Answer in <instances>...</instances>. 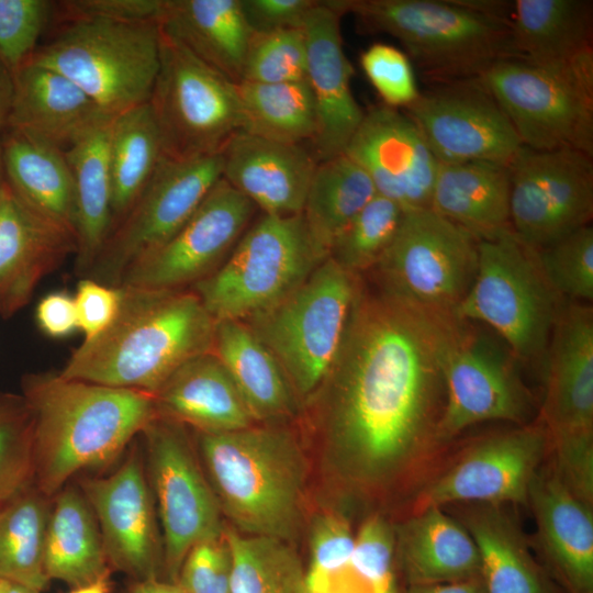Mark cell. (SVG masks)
<instances>
[{
  "instance_id": "obj_57",
  "label": "cell",
  "mask_w": 593,
  "mask_h": 593,
  "mask_svg": "<svg viewBox=\"0 0 593 593\" xmlns=\"http://www.w3.org/2000/svg\"><path fill=\"white\" fill-rule=\"evenodd\" d=\"M13 75L0 59V135L7 128L13 98Z\"/></svg>"
},
{
  "instance_id": "obj_48",
  "label": "cell",
  "mask_w": 593,
  "mask_h": 593,
  "mask_svg": "<svg viewBox=\"0 0 593 593\" xmlns=\"http://www.w3.org/2000/svg\"><path fill=\"white\" fill-rule=\"evenodd\" d=\"M355 535L349 523L334 512L315 517L310 530L309 593H329L331 584L349 567Z\"/></svg>"
},
{
  "instance_id": "obj_46",
  "label": "cell",
  "mask_w": 593,
  "mask_h": 593,
  "mask_svg": "<svg viewBox=\"0 0 593 593\" xmlns=\"http://www.w3.org/2000/svg\"><path fill=\"white\" fill-rule=\"evenodd\" d=\"M305 75L306 41L303 29L253 33L242 80L280 83L303 80Z\"/></svg>"
},
{
  "instance_id": "obj_56",
  "label": "cell",
  "mask_w": 593,
  "mask_h": 593,
  "mask_svg": "<svg viewBox=\"0 0 593 593\" xmlns=\"http://www.w3.org/2000/svg\"><path fill=\"white\" fill-rule=\"evenodd\" d=\"M407 593H486V591L480 575L455 582L412 584Z\"/></svg>"
},
{
  "instance_id": "obj_27",
  "label": "cell",
  "mask_w": 593,
  "mask_h": 593,
  "mask_svg": "<svg viewBox=\"0 0 593 593\" xmlns=\"http://www.w3.org/2000/svg\"><path fill=\"white\" fill-rule=\"evenodd\" d=\"M152 395L158 416L194 432L226 433L258 424L213 350L186 361Z\"/></svg>"
},
{
  "instance_id": "obj_23",
  "label": "cell",
  "mask_w": 593,
  "mask_h": 593,
  "mask_svg": "<svg viewBox=\"0 0 593 593\" xmlns=\"http://www.w3.org/2000/svg\"><path fill=\"white\" fill-rule=\"evenodd\" d=\"M546 359L542 413L549 441L593 437V314L589 305H561Z\"/></svg>"
},
{
  "instance_id": "obj_42",
  "label": "cell",
  "mask_w": 593,
  "mask_h": 593,
  "mask_svg": "<svg viewBox=\"0 0 593 593\" xmlns=\"http://www.w3.org/2000/svg\"><path fill=\"white\" fill-rule=\"evenodd\" d=\"M232 556L230 593H309L306 570L291 542L225 527Z\"/></svg>"
},
{
  "instance_id": "obj_29",
  "label": "cell",
  "mask_w": 593,
  "mask_h": 593,
  "mask_svg": "<svg viewBox=\"0 0 593 593\" xmlns=\"http://www.w3.org/2000/svg\"><path fill=\"white\" fill-rule=\"evenodd\" d=\"M511 58L563 67L593 57V4L588 0H514Z\"/></svg>"
},
{
  "instance_id": "obj_17",
  "label": "cell",
  "mask_w": 593,
  "mask_h": 593,
  "mask_svg": "<svg viewBox=\"0 0 593 593\" xmlns=\"http://www.w3.org/2000/svg\"><path fill=\"white\" fill-rule=\"evenodd\" d=\"M441 369L445 403L438 443L477 423L527 418L528 396L510 360L484 338L467 334L466 321H446Z\"/></svg>"
},
{
  "instance_id": "obj_7",
  "label": "cell",
  "mask_w": 593,
  "mask_h": 593,
  "mask_svg": "<svg viewBox=\"0 0 593 593\" xmlns=\"http://www.w3.org/2000/svg\"><path fill=\"white\" fill-rule=\"evenodd\" d=\"M358 287V276L328 257L279 302L242 321L279 361L300 401L309 402L329 371Z\"/></svg>"
},
{
  "instance_id": "obj_12",
  "label": "cell",
  "mask_w": 593,
  "mask_h": 593,
  "mask_svg": "<svg viewBox=\"0 0 593 593\" xmlns=\"http://www.w3.org/2000/svg\"><path fill=\"white\" fill-rule=\"evenodd\" d=\"M477 267L478 238L430 208L404 211L374 266L382 289L440 318H455Z\"/></svg>"
},
{
  "instance_id": "obj_15",
  "label": "cell",
  "mask_w": 593,
  "mask_h": 593,
  "mask_svg": "<svg viewBox=\"0 0 593 593\" xmlns=\"http://www.w3.org/2000/svg\"><path fill=\"white\" fill-rule=\"evenodd\" d=\"M513 233L538 249L591 224L593 156L523 146L507 166Z\"/></svg>"
},
{
  "instance_id": "obj_4",
  "label": "cell",
  "mask_w": 593,
  "mask_h": 593,
  "mask_svg": "<svg viewBox=\"0 0 593 593\" xmlns=\"http://www.w3.org/2000/svg\"><path fill=\"white\" fill-rule=\"evenodd\" d=\"M194 436L202 469L232 528L292 542L303 523L309 475L296 436L282 424Z\"/></svg>"
},
{
  "instance_id": "obj_3",
  "label": "cell",
  "mask_w": 593,
  "mask_h": 593,
  "mask_svg": "<svg viewBox=\"0 0 593 593\" xmlns=\"http://www.w3.org/2000/svg\"><path fill=\"white\" fill-rule=\"evenodd\" d=\"M119 288L113 322L72 351L61 377L154 394L186 361L213 350L216 322L192 290Z\"/></svg>"
},
{
  "instance_id": "obj_19",
  "label": "cell",
  "mask_w": 593,
  "mask_h": 593,
  "mask_svg": "<svg viewBox=\"0 0 593 593\" xmlns=\"http://www.w3.org/2000/svg\"><path fill=\"white\" fill-rule=\"evenodd\" d=\"M105 477H81L78 486L99 525L109 566L133 581L164 579L157 511L137 444Z\"/></svg>"
},
{
  "instance_id": "obj_32",
  "label": "cell",
  "mask_w": 593,
  "mask_h": 593,
  "mask_svg": "<svg viewBox=\"0 0 593 593\" xmlns=\"http://www.w3.org/2000/svg\"><path fill=\"white\" fill-rule=\"evenodd\" d=\"M402 571L412 584L455 582L481 575L475 542L441 507L414 513L395 535Z\"/></svg>"
},
{
  "instance_id": "obj_53",
  "label": "cell",
  "mask_w": 593,
  "mask_h": 593,
  "mask_svg": "<svg viewBox=\"0 0 593 593\" xmlns=\"http://www.w3.org/2000/svg\"><path fill=\"white\" fill-rule=\"evenodd\" d=\"M56 7L65 20L99 18L126 22H158L164 0H67Z\"/></svg>"
},
{
  "instance_id": "obj_34",
  "label": "cell",
  "mask_w": 593,
  "mask_h": 593,
  "mask_svg": "<svg viewBox=\"0 0 593 593\" xmlns=\"http://www.w3.org/2000/svg\"><path fill=\"white\" fill-rule=\"evenodd\" d=\"M5 130L1 134L5 182L26 204L76 236L75 184L65 152Z\"/></svg>"
},
{
  "instance_id": "obj_11",
  "label": "cell",
  "mask_w": 593,
  "mask_h": 593,
  "mask_svg": "<svg viewBox=\"0 0 593 593\" xmlns=\"http://www.w3.org/2000/svg\"><path fill=\"white\" fill-rule=\"evenodd\" d=\"M148 104L163 156L169 159L217 154L243 131L236 83L161 31L159 68Z\"/></svg>"
},
{
  "instance_id": "obj_47",
  "label": "cell",
  "mask_w": 593,
  "mask_h": 593,
  "mask_svg": "<svg viewBox=\"0 0 593 593\" xmlns=\"http://www.w3.org/2000/svg\"><path fill=\"white\" fill-rule=\"evenodd\" d=\"M395 532L381 516L368 517L355 536V547L346 571L367 593H396L393 572Z\"/></svg>"
},
{
  "instance_id": "obj_61",
  "label": "cell",
  "mask_w": 593,
  "mask_h": 593,
  "mask_svg": "<svg viewBox=\"0 0 593 593\" xmlns=\"http://www.w3.org/2000/svg\"><path fill=\"white\" fill-rule=\"evenodd\" d=\"M4 182V169H3V150H2V141L0 135V187Z\"/></svg>"
},
{
  "instance_id": "obj_31",
  "label": "cell",
  "mask_w": 593,
  "mask_h": 593,
  "mask_svg": "<svg viewBox=\"0 0 593 593\" xmlns=\"http://www.w3.org/2000/svg\"><path fill=\"white\" fill-rule=\"evenodd\" d=\"M213 351L242 394L256 423L282 424L300 399L272 353L242 321L215 324Z\"/></svg>"
},
{
  "instance_id": "obj_8",
  "label": "cell",
  "mask_w": 593,
  "mask_h": 593,
  "mask_svg": "<svg viewBox=\"0 0 593 593\" xmlns=\"http://www.w3.org/2000/svg\"><path fill=\"white\" fill-rule=\"evenodd\" d=\"M558 298L539 269L535 250L511 230L478 239L477 272L454 317L488 325L516 358L535 362L546 359L561 307Z\"/></svg>"
},
{
  "instance_id": "obj_10",
  "label": "cell",
  "mask_w": 593,
  "mask_h": 593,
  "mask_svg": "<svg viewBox=\"0 0 593 593\" xmlns=\"http://www.w3.org/2000/svg\"><path fill=\"white\" fill-rule=\"evenodd\" d=\"M478 79L502 108L523 146L593 156V57L553 68L506 58Z\"/></svg>"
},
{
  "instance_id": "obj_62",
  "label": "cell",
  "mask_w": 593,
  "mask_h": 593,
  "mask_svg": "<svg viewBox=\"0 0 593 593\" xmlns=\"http://www.w3.org/2000/svg\"><path fill=\"white\" fill-rule=\"evenodd\" d=\"M9 584V582L0 580V593H7Z\"/></svg>"
},
{
  "instance_id": "obj_26",
  "label": "cell",
  "mask_w": 593,
  "mask_h": 593,
  "mask_svg": "<svg viewBox=\"0 0 593 593\" xmlns=\"http://www.w3.org/2000/svg\"><path fill=\"white\" fill-rule=\"evenodd\" d=\"M7 128L68 150L108 124V115L82 89L61 74L26 63L13 74Z\"/></svg>"
},
{
  "instance_id": "obj_60",
  "label": "cell",
  "mask_w": 593,
  "mask_h": 593,
  "mask_svg": "<svg viewBox=\"0 0 593 593\" xmlns=\"http://www.w3.org/2000/svg\"><path fill=\"white\" fill-rule=\"evenodd\" d=\"M7 593H41V591L29 586L10 583Z\"/></svg>"
},
{
  "instance_id": "obj_24",
  "label": "cell",
  "mask_w": 593,
  "mask_h": 593,
  "mask_svg": "<svg viewBox=\"0 0 593 593\" xmlns=\"http://www.w3.org/2000/svg\"><path fill=\"white\" fill-rule=\"evenodd\" d=\"M76 250L74 233L26 204L4 180L0 187V317L22 310L40 281Z\"/></svg>"
},
{
  "instance_id": "obj_59",
  "label": "cell",
  "mask_w": 593,
  "mask_h": 593,
  "mask_svg": "<svg viewBox=\"0 0 593 593\" xmlns=\"http://www.w3.org/2000/svg\"><path fill=\"white\" fill-rule=\"evenodd\" d=\"M110 574L111 572L91 583L74 588L69 593H111Z\"/></svg>"
},
{
  "instance_id": "obj_21",
  "label": "cell",
  "mask_w": 593,
  "mask_h": 593,
  "mask_svg": "<svg viewBox=\"0 0 593 593\" xmlns=\"http://www.w3.org/2000/svg\"><path fill=\"white\" fill-rule=\"evenodd\" d=\"M377 193L404 211L429 208L438 161L404 111L377 104L365 111L345 153Z\"/></svg>"
},
{
  "instance_id": "obj_39",
  "label": "cell",
  "mask_w": 593,
  "mask_h": 593,
  "mask_svg": "<svg viewBox=\"0 0 593 593\" xmlns=\"http://www.w3.org/2000/svg\"><path fill=\"white\" fill-rule=\"evenodd\" d=\"M163 157L158 128L148 102L111 119L108 164L113 228L147 186Z\"/></svg>"
},
{
  "instance_id": "obj_52",
  "label": "cell",
  "mask_w": 593,
  "mask_h": 593,
  "mask_svg": "<svg viewBox=\"0 0 593 593\" xmlns=\"http://www.w3.org/2000/svg\"><path fill=\"white\" fill-rule=\"evenodd\" d=\"M78 329L85 339L102 333L114 320L121 303V290L90 278H81L74 296Z\"/></svg>"
},
{
  "instance_id": "obj_20",
  "label": "cell",
  "mask_w": 593,
  "mask_h": 593,
  "mask_svg": "<svg viewBox=\"0 0 593 593\" xmlns=\"http://www.w3.org/2000/svg\"><path fill=\"white\" fill-rule=\"evenodd\" d=\"M548 444L547 429L538 426H524L482 440L419 492L414 513L458 502H527L529 485Z\"/></svg>"
},
{
  "instance_id": "obj_13",
  "label": "cell",
  "mask_w": 593,
  "mask_h": 593,
  "mask_svg": "<svg viewBox=\"0 0 593 593\" xmlns=\"http://www.w3.org/2000/svg\"><path fill=\"white\" fill-rule=\"evenodd\" d=\"M187 428L156 416L139 435L161 527L164 580L172 583L194 545L220 538L225 532L219 503Z\"/></svg>"
},
{
  "instance_id": "obj_44",
  "label": "cell",
  "mask_w": 593,
  "mask_h": 593,
  "mask_svg": "<svg viewBox=\"0 0 593 593\" xmlns=\"http://www.w3.org/2000/svg\"><path fill=\"white\" fill-rule=\"evenodd\" d=\"M33 483L31 411L22 394L0 393V504Z\"/></svg>"
},
{
  "instance_id": "obj_30",
  "label": "cell",
  "mask_w": 593,
  "mask_h": 593,
  "mask_svg": "<svg viewBox=\"0 0 593 593\" xmlns=\"http://www.w3.org/2000/svg\"><path fill=\"white\" fill-rule=\"evenodd\" d=\"M160 31L234 83L253 35L240 0H164Z\"/></svg>"
},
{
  "instance_id": "obj_18",
  "label": "cell",
  "mask_w": 593,
  "mask_h": 593,
  "mask_svg": "<svg viewBox=\"0 0 593 593\" xmlns=\"http://www.w3.org/2000/svg\"><path fill=\"white\" fill-rule=\"evenodd\" d=\"M256 209L222 178L175 235L125 271L119 287L191 288L226 259Z\"/></svg>"
},
{
  "instance_id": "obj_22",
  "label": "cell",
  "mask_w": 593,
  "mask_h": 593,
  "mask_svg": "<svg viewBox=\"0 0 593 593\" xmlns=\"http://www.w3.org/2000/svg\"><path fill=\"white\" fill-rule=\"evenodd\" d=\"M340 19L327 1H317L303 26L305 79L316 115L310 149L318 163L345 153L365 114L353 94L354 68L344 51Z\"/></svg>"
},
{
  "instance_id": "obj_28",
  "label": "cell",
  "mask_w": 593,
  "mask_h": 593,
  "mask_svg": "<svg viewBox=\"0 0 593 593\" xmlns=\"http://www.w3.org/2000/svg\"><path fill=\"white\" fill-rule=\"evenodd\" d=\"M527 502L556 572L571 593H593L592 506L553 473H536Z\"/></svg>"
},
{
  "instance_id": "obj_1",
  "label": "cell",
  "mask_w": 593,
  "mask_h": 593,
  "mask_svg": "<svg viewBox=\"0 0 593 593\" xmlns=\"http://www.w3.org/2000/svg\"><path fill=\"white\" fill-rule=\"evenodd\" d=\"M444 336L443 320L359 284L337 356L309 401L326 467L346 486L385 488L438 443Z\"/></svg>"
},
{
  "instance_id": "obj_43",
  "label": "cell",
  "mask_w": 593,
  "mask_h": 593,
  "mask_svg": "<svg viewBox=\"0 0 593 593\" xmlns=\"http://www.w3.org/2000/svg\"><path fill=\"white\" fill-rule=\"evenodd\" d=\"M403 215L398 203L377 194L342 231L329 257L355 276L374 268L395 237Z\"/></svg>"
},
{
  "instance_id": "obj_14",
  "label": "cell",
  "mask_w": 593,
  "mask_h": 593,
  "mask_svg": "<svg viewBox=\"0 0 593 593\" xmlns=\"http://www.w3.org/2000/svg\"><path fill=\"white\" fill-rule=\"evenodd\" d=\"M222 154L163 157L153 177L116 224L85 278L119 287L125 271L166 243L222 179Z\"/></svg>"
},
{
  "instance_id": "obj_6",
  "label": "cell",
  "mask_w": 593,
  "mask_h": 593,
  "mask_svg": "<svg viewBox=\"0 0 593 593\" xmlns=\"http://www.w3.org/2000/svg\"><path fill=\"white\" fill-rule=\"evenodd\" d=\"M65 22L29 61L71 80L112 118L148 102L159 68L158 22Z\"/></svg>"
},
{
  "instance_id": "obj_9",
  "label": "cell",
  "mask_w": 593,
  "mask_h": 593,
  "mask_svg": "<svg viewBox=\"0 0 593 593\" xmlns=\"http://www.w3.org/2000/svg\"><path fill=\"white\" fill-rule=\"evenodd\" d=\"M324 260L302 214H262L221 266L190 290L215 322L245 321L288 295Z\"/></svg>"
},
{
  "instance_id": "obj_16",
  "label": "cell",
  "mask_w": 593,
  "mask_h": 593,
  "mask_svg": "<svg viewBox=\"0 0 593 593\" xmlns=\"http://www.w3.org/2000/svg\"><path fill=\"white\" fill-rule=\"evenodd\" d=\"M403 111L438 164L508 166L523 147L511 121L479 79L429 86Z\"/></svg>"
},
{
  "instance_id": "obj_40",
  "label": "cell",
  "mask_w": 593,
  "mask_h": 593,
  "mask_svg": "<svg viewBox=\"0 0 593 593\" xmlns=\"http://www.w3.org/2000/svg\"><path fill=\"white\" fill-rule=\"evenodd\" d=\"M52 499L33 483L0 504V580L38 591L49 579L44 547Z\"/></svg>"
},
{
  "instance_id": "obj_50",
  "label": "cell",
  "mask_w": 593,
  "mask_h": 593,
  "mask_svg": "<svg viewBox=\"0 0 593 593\" xmlns=\"http://www.w3.org/2000/svg\"><path fill=\"white\" fill-rule=\"evenodd\" d=\"M360 66L383 104L404 110L418 97L413 65L395 46L371 44L361 53Z\"/></svg>"
},
{
  "instance_id": "obj_33",
  "label": "cell",
  "mask_w": 593,
  "mask_h": 593,
  "mask_svg": "<svg viewBox=\"0 0 593 593\" xmlns=\"http://www.w3.org/2000/svg\"><path fill=\"white\" fill-rule=\"evenodd\" d=\"M429 208L478 239L511 231L508 167L485 161L438 164Z\"/></svg>"
},
{
  "instance_id": "obj_2",
  "label": "cell",
  "mask_w": 593,
  "mask_h": 593,
  "mask_svg": "<svg viewBox=\"0 0 593 593\" xmlns=\"http://www.w3.org/2000/svg\"><path fill=\"white\" fill-rule=\"evenodd\" d=\"M33 418L34 484L55 496L81 471L120 456L156 417L153 395L31 372L21 379Z\"/></svg>"
},
{
  "instance_id": "obj_37",
  "label": "cell",
  "mask_w": 593,
  "mask_h": 593,
  "mask_svg": "<svg viewBox=\"0 0 593 593\" xmlns=\"http://www.w3.org/2000/svg\"><path fill=\"white\" fill-rule=\"evenodd\" d=\"M109 124L65 152L76 200L75 271L85 278L113 228L112 187L108 164Z\"/></svg>"
},
{
  "instance_id": "obj_36",
  "label": "cell",
  "mask_w": 593,
  "mask_h": 593,
  "mask_svg": "<svg viewBox=\"0 0 593 593\" xmlns=\"http://www.w3.org/2000/svg\"><path fill=\"white\" fill-rule=\"evenodd\" d=\"M462 525L477 545L486 593H553L519 528L500 505L474 504Z\"/></svg>"
},
{
  "instance_id": "obj_54",
  "label": "cell",
  "mask_w": 593,
  "mask_h": 593,
  "mask_svg": "<svg viewBox=\"0 0 593 593\" xmlns=\"http://www.w3.org/2000/svg\"><path fill=\"white\" fill-rule=\"evenodd\" d=\"M316 0H240L248 25L254 33L303 29Z\"/></svg>"
},
{
  "instance_id": "obj_49",
  "label": "cell",
  "mask_w": 593,
  "mask_h": 593,
  "mask_svg": "<svg viewBox=\"0 0 593 593\" xmlns=\"http://www.w3.org/2000/svg\"><path fill=\"white\" fill-rule=\"evenodd\" d=\"M54 8L47 0H0V59L12 75L33 56Z\"/></svg>"
},
{
  "instance_id": "obj_5",
  "label": "cell",
  "mask_w": 593,
  "mask_h": 593,
  "mask_svg": "<svg viewBox=\"0 0 593 593\" xmlns=\"http://www.w3.org/2000/svg\"><path fill=\"white\" fill-rule=\"evenodd\" d=\"M367 33L398 40L429 86L478 79L511 58L508 22L470 0H328Z\"/></svg>"
},
{
  "instance_id": "obj_55",
  "label": "cell",
  "mask_w": 593,
  "mask_h": 593,
  "mask_svg": "<svg viewBox=\"0 0 593 593\" xmlns=\"http://www.w3.org/2000/svg\"><path fill=\"white\" fill-rule=\"evenodd\" d=\"M35 321L42 333L52 338H64L78 329L74 298L65 291L43 296L35 309Z\"/></svg>"
},
{
  "instance_id": "obj_41",
  "label": "cell",
  "mask_w": 593,
  "mask_h": 593,
  "mask_svg": "<svg viewBox=\"0 0 593 593\" xmlns=\"http://www.w3.org/2000/svg\"><path fill=\"white\" fill-rule=\"evenodd\" d=\"M245 133L287 144L312 142L316 115L306 79L236 83Z\"/></svg>"
},
{
  "instance_id": "obj_45",
  "label": "cell",
  "mask_w": 593,
  "mask_h": 593,
  "mask_svg": "<svg viewBox=\"0 0 593 593\" xmlns=\"http://www.w3.org/2000/svg\"><path fill=\"white\" fill-rule=\"evenodd\" d=\"M541 273L559 296L593 300V227L582 226L545 247L534 249Z\"/></svg>"
},
{
  "instance_id": "obj_38",
  "label": "cell",
  "mask_w": 593,
  "mask_h": 593,
  "mask_svg": "<svg viewBox=\"0 0 593 593\" xmlns=\"http://www.w3.org/2000/svg\"><path fill=\"white\" fill-rule=\"evenodd\" d=\"M377 194L368 174L346 154L317 164L301 214L323 259L329 257L342 231Z\"/></svg>"
},
{
  "instance_id": "obj_58",
  "label": "cell",
  "mask_w": 593,
  "mask_h": 593,
  "mask_svg": "<svg viewBox=\"0 0 593 593\" xmlns=\"http://www.w3.org/2000/svg\"><path fill=\"white\" fill-rule=\"evenodd\" d=\"M126 593H184L176 583L164 579L133 581L126 588Z\"/></svg>"
},
{
  "instance_id": "obj_51",
  "label": "cell",
  "mask_w": 593,
  "mask_h": 593,
  "mask_svg": "<svg viewBox=\"0 0 593 593\" xmlns=\"http://www.w3.org/2000/svg\"><path fill=\"white\" fill-rule=\"evenodd\" d=\"M232 556L223 535L194 545L186 555L176 584L184 593H230Z\"/></svg>"
},
{
  "instance_id": "obj_25",
  "label": "cell",
  "mask_w": 593,
  "mask_h": 593,
  "mask_svg": "<svg viewBox=\"0 0 593 593\" xmlns=\"http://www.w3.org/2000/svg\"><path fill=\"white\" fill-rule=\"evenodd\" d=\"M222 178L262 214H301L318 161L303 144H287L245 132L221 152Z\"/></svg>"
},
{
  "instance_id": "obj_35",
  "label": "cell",
  "mask_w": 593,
  "mask_h": 593,
  "mask_svg": "<svg viewBox=\"0 0 593 593\" xmlns=\"http://www.w3.org/2000/svg\"><path fill=\"white\" fill-rule=\"evenodd\" d=\"M44 567L49 581L72 589L112 571L98 522L78 485L68 483L52 497Z\"/></svg>"
}]
</instances>
